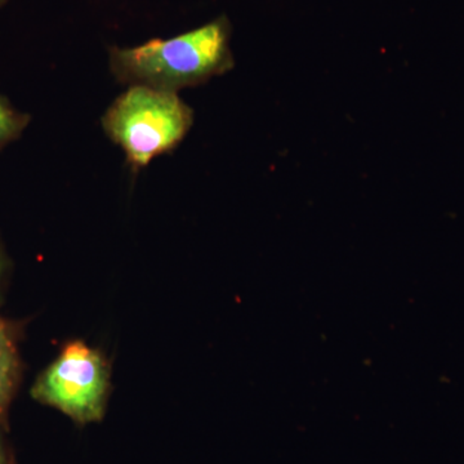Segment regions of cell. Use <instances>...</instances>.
Masks as SVG:
<instances>
[{
    "label": "cell",
    "instance_id": "6da1fadb",
    "mask_svg": "<svg viewBox=\"0 0 464 464\" xmlns=\"http://www.w3.org/2000/svg\"><path fill=\"white\" fill-rule=\"evenodd\" d=\"M231 27L221 17L176 38L152 39L134 48H114L110 66L121 83L174 92L209 81L234 66Z\"/></svg>",
    "mask_w": 464,
    "mask_h": 464
},
{
    "label": "cell",
    "instance_id": "7a4b0ae2",
    "mask_svg": "<svg viewBox=\"0 0 464 464\" xmlns=\"http://www.w3.org/2000/svg\"><path fill=\"white\" fill-rule=\"evenodd\" d=\"M192 123L194 111L177 93L145 85H130L102 118L106 134L123 149L133 168L146 167L176 149Z\"/></svg>",
    "mask_w": 464,
    "mask_h": 464
},
{
    "label": "cell",
    "instance_id": "3957f363",
    "mask_svg": "<svg viewBox=\"0 0 464 464\" xmlns=\"http://www.w3.org/2000/svg\"><path fill=\"white\" fill-rule=\"evenodd\" d=\"M108 391L105 359L83 342H72L39 377L32 393L43 404L84 424L102 420Z\"/></svg>",
    "mask_w": 464,
    "mask_h": 464
},
{
    "label": "cell",
    "instance_id": "277c9868",
    "mask_svg": "<svg viewBox=\"0 0 464 464\" xmlns=\"http://www.w3.org/2000/svg\"><path fill=\"white\" fill-rule=\"evenodd\" d=\"M17 378V356L7 328L0 322V414L5 413Z\"/></svg>",
    "mask_w": 464,
    "mask_h": 464
},
{
    "label": "cell",
    "instance_id": "5b68a950",
    "mask_svg": "<svg viewBox=\"0 0 464 464\" xmlns=\"http://www.w3.org/2000/svg\"><path fill=\"white\" fill-rule=\"evenodd\" d=\"M29 115L18 111L0 94V150L16 141L29 125Z\"/></svg>",
    "mask_w": 464,
    "mask_h": 464
},
{
    "label": "cell",
    "instance_id": "8992f818",
    "mask_svg": "<svg viewBox=\"0 0 464 464\" xmlns=\"http://www.w3.org/2000/svg\"><path fill=\"white\" fill-rule=\"evenodd\" d=\"M0 464H7V459H5V449H3L2 442H0Z\"/></svg>",
    "mask_w": 464,
    "mask_h": 464
},
{
    "label": "cell",
    "instance_id": "52a82bcc",
    "mask_svg": "<svg viewBox=\"0 0 464 464\" xmlns=\"http://www.w3.org/2000/svg\"><path fill=\"white\" fill-rule=\"evenodd\" d=\"M0 275H2V257H0Z\"/></svg>",
    "mask_w": 464,
    "mask_h": 464
},
{
    "label": "cell",
    "instance_id": "ba28073f",
    "mask_svg": "<svg viewBox=\"0 0 464 464\" xmlns=\"http://www.w3.org/2000/svg\"><path fill=\"white\" fill-rule=\"evenodd\" d=\"M5 0H0V5H2L3 3H5Z\"/></svg>",
    "mask_w": 464,
    "mask_h": 464
}]
</instances>
